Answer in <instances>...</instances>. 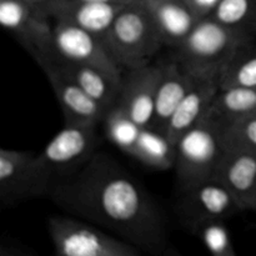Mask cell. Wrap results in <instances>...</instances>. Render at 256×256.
Here are the masks:
<instances>
[{
  "label": "cell",
  "instance_id": "obj_29",
  "mask_svg": "<svg viewBox=\"0 0 256 256\" xmlns=\"http://www.w3.org/2000/svg\"><path fill=\"white\" fill-rule=\"evenodd\" d=\"M29 2L45 10V8H46L49 4H52V2H55V0H29Z\"/></svg>",
  "mask_w": 256,
  "mask_h": 256
},
{
  "label": "cell",
  "instance_id": "obj_3",
  "mask_svg": "<svg viewBox=\"0 0 256 256\" xmlns=\"http://www.w3.org/2000/svg\"><path fill=\"white\" fill-rule=\"evenodd\" d=\"M105 46L118 66L126 70L152 62L162 42L142 4H126L105 34Z\"/></svg>",
  "mask_w": 256,
  "mask_h": 256
},
{
  "label": "cell",
  "instance_id": "obj_24",
  "mask_svg": "<svg viewBox=\"0 0 256 256\" xmlns=\"http://www.w3.org/2000/svg\"><path fill=\"white\" fill-rule=\"evenodd\" d=\"M192 234L202 240L210 256H238L232 235L224 220L202 222L192 232Z\"/></svg>",
  "mask_w": 256,
  "mask_h": 256
},
{
  "label": "cell",
  "instance_id": "obj_21",
  "mask_svg": "<svg viewBox=\"0 0 256 256\" xmlns=\"http://www.w3.org/2000/svg\"><path fill=\"white\" fill-rule=\"evenodd\" d=\"M208 18L252 36L256 32V0H222Z\"/></svg>",
  "mask_w": 256,
  "mask_h": 256
},
{
  "label": "cell",
  "instance_id": "obj_27",
  "mask_svg": "<svg viewBox=\"0 0 256 256\" xmlns=\"http://www.w3.org/2000/svg\"><path fill=\"white\" fill-rule=\"evenodd\" d=\"M0 256H29V255H25V254H22V252H16V250L8 249V248H2Z\"/></svg>",
  "mask_w": 256,
  "mask_h": 256
},
{
  "label": "cell",
  "instance_id": "obj_32",
  "mask_svg": "<svg viewBox=\"0 0 256 256\" xmlns=\"http://www.w3.org/2000/svg\"><path fill=\"white\" fill-rule=\"evenodd\" d=\"M255 114H256V112H255Z\"/></svg>",
  "mask_w": 256,
  "mask_h": 256
},
{
  "label": "cell",
  "instance_id": "obj_7",
  "mask_svg": "<svg viewBox=\"0 0 256 256\" xmlns=\"http://www.w3.org/2000/svg\"><path fill=\"white\" fill-rule=\"evenodd\" d=\"M52 174L29 150L2 149L0 198L8 205L50 194Z\"/></svg>",
  "mask_w": 256,
  "mask_h": 256
},
{
  "label": "cell",
  "instance_id": "obj_16",
  "mask_svg": "<svg viewBox=\"0 0 256 256\" xmlns=\"http://www.w3.org/2000/svg\"><path fill=\"white\" fill-rule=\"evenodd\" d=\"M142 5L152 18L162 44L175 49L200 20L182 0H145Z\"/></svg>",
  "mask_w": 256,
  "mask_h": 256
},
{
  "label": "cell",
  "instance_id": "obj_10",
  "mask_svg": "<svg viewBox=\"0 0 256 256\" xmlns=\"http://www.w3.org/2000/svg\"><path fill=\"white\" fill-rule=\"evenodd\" d=\"M52 25L55 62L90 65L122 75V69L109 54L102 39L69 22H54Z\"/></svg>",
  "mask_w": 256,
  "mask_h": 256
},
{
  "label": "cell",
  "instance_id": "obj_13",
  "mask_svg": "<svg viewBox=\"0 0 256 256\" xmlns=\"http://www.w3.org/2000/svg\"><path fill=\"white\" fill-rule=\"evenodd\" d=\"M125 5L82 0H55L45 8V12L54 22H69L104 39L115 18Z\"/></svg>",
  "mask_w": 256,
  "mask_h": 256
},
{
  "label": "cell",
  "instance_id": "obj_2",
  "mask_svg": "<svg viewBox=\"0 0 256 256\" xmlns=\"http://www.w3.org/2000/svg\"><path fill=\"white\" fill-rule=\"evenodd\" d=\"M252 35L229 29L210 18L198 22L186 39L176 48V60L196 78H218Z\"/></svg>",
  "mask_w": 256,
  "mask_h": 256
},
{
  "label": "cell",
  "instance_id": "obj_31",
  "mask_svg": "<svg viewBox=\"0 0 256 256\" xmlns=\"http://www.w3.org/2000/svg\"><path fill=\"white\" fill-rule=\"evenodd\" d=\"M145 0H130V2H134V4H142Z\"/></svg>",
  "mask_w": 256,
  "mask_h": 256
},
{
  "label": "cell",
  "instance_id": "obj_5",
  "mask_svg": "<svg viewBox=\"0 0 256 256\" xmlns=\"http://www.w3.org/2000/svg\"><path fill=\"white\" fill-rule=\"evenodd\" d=\"M55 256H142V250L86 220L52 216L48 222Z\"/></svg>",
  "mask_w": 256,
  "mask_h": 256
},
{
  "label": "cell",
  "instance_id": "obj_30",
  "mask_svg": "<svg viewBox=\"0 0 256 256\" xmlns=\"http://www.w3.org/2000/svg\"><path fill=\"white\" fill-rule=\"evenodd\" d=\"M158 256H180V255L178 254L176 252H174V250L166 249L164 252H162V254H160V255H158Z\"/></svg>",
  "mask_w": 256,
  "mask_h": 256
},
{
  "label": "cell",
  "instance_id": "obj_4",
  "mask_svg": "<svg viewBox=\"0 0 256 256\" xmlns=\"http://www.w3.org/2000/svg\"><path fill=\"white\" fill-rule=\"evenodd\" d=\"M222 128L205 115L176 142L175 170L182 190L214 179L224 156Z\"/></svg>",
  "mask_w": 256,
  "mask_h": 256
},
{
  "label": "cell",
  "instance_id": "obj_12",
  "mask_svg": "<svg viewBox=\"0 0 256 256\" xmlns=\"http://www.w3.org/2000/svg\"><path fill=\"white\" fill-rule=\"evenodd\" d=\"M44 72L64 114L65 124L94 125L104 122L109 109L88 95L79 85L62 74L54 64L45 65Z\"/></svg>",
  "mask_w": 256,
  "mask_h": 256
},
{
  "label": "cell",
  "instance_id": "obj_28",
  "mask_svg": "<svg viewBox=\"0 0 256 256\" xmlns=\"http://www.w3.org/2000/svg\"><path fill=\"white\" fill-rule=\"evenodd\" d=\"M82 2H109V4H132V2H130V0H82Z\"/></svg>",
  "mask_w": 256,
  "mask_h": 256
},
{
  "label": "cell",
  "instance_id": "obj_25",
  "mask_svg": "<svg viewBox=\"0 0 256 256\" xmlns=\"http://www.w3.org/2000/svg\"><path fill=\"white\" fill-rule=\"evenodd\" d=\"M225 150H236L256 155V114L236 120L222 128Z\"/></svg>",
  "mask_w": 256,
  "mask_h": 256
},
{
  "label": "cell",
  "instance_id": "obj_15",
  "mask_svg": "<svg viewBox=\"0 0 256 256\" xmlns=\"http://www.w3.org/2000/svg\"><path fill=\"white\" fill-rule=\"evenodd\" d=\"M219 89L218 78H202L198 80L172 112L162 132L176 144L185 132L204 119Z\"/></svg>",
  "mask_w": 256,
  "mask_h": 256
},
{
  "label": "cell",
  "instance_id": "obj_19",
  "mask_svg": "<svg viewBox=\"0 0 256 256\" xmlns=\"http://www.w3.org/2000/svg\"><path fill=\"white\" fill-rule=\"evenodd\" d=\"M256 112V88H220L206 116L222 128Z\"/></svg>",
  "mask_w": 256,
  "mask_h": 256
},
{
  "label": "cell",
  "instance_id": "obj_11",
  "mask_svg": "<svg viewBox=\"0 0 256 256\" xmlns=\"http://www.w3.org/2000/svg\"><path fill=\"white\" fill-rule=\"evenodd\" d=\"M164 64H149L128 70L122 76L116 105L142 128H152L155 100Z\"/></svg>",
  "mask_w": 256,
  "mask_h": 256
},
{
  "label": "cell",
  "instance_id": "obj_9",
  "mask_svg": "<svg viewBox=\"0 0 256 256\" xmlns=\"http://www.w3.org/2000/svg\"><path fill=\"white\" fill-rule=\"evenodd\" d=\"M96 142V126L94 125L65 124L38 156L52 175L69 172L74 168L85 165L94 156Z\"/></svg>",
  "mask_w": 256,
  "mask_h": 256
},
{
  "label": "cell",
  "instance_id": "obj_26",
  "mask_svg": "<svg viewBox=\"0 0 256 256\" xmlns=\"http://www.w3.org/2000/svg\"><path fill=\"white\" fill-rule=\"evenodd\" d=\"M182 2H185L198 18L202 19L209 16L210 12L222 0H182Z\"/></svg>",
  "mask_w": 256,
  "mask_h": 256
},
{
  "label": "cell",
  "instance_id": "obj_23",
  "mask_svg": "<svg viewBox=\"0 0 256 256\" xmlns=\"http://www.w3.org/2000/svg\"><path fill=\"white\" fill-rule=\"evenodd\" d=\"M219 86L256 88V44L249 42L236 52L220 74Z\"/></svg>",
  "mask_w": 256,
  "mask_h": 256
},
{
  "label": "cell",
  "instance_id": "obj_20",
  "mask_svg": "<svg viewBox=\"0 0 256 256\" xmlns=\"http://www.w3.org/2000/svg\"><path fill=\"white\" fill-rule=\"evenodd\" d=\"M132 156L146 166L168 170L175 166L176 144L154 128H142Z\"/></svg>",
  "mask_w": 256,
  "mask_h": 256
},
{
  "label": "cell",
  "instance_id": "obj_14",
  "mask_svg": "<svg viewBox=\"0 0 256 256\" xmlns=\"http://www.w3.org/2000/svg\"><path fill=\"white\" fill-rule=\"evenodd\" d=\"M215 178L232 192L242 210L256 212V155L225 150Z\"/></svg>",
  "mask_w": 256,
  "mask_h": 256
},
{
  "label": "cell",
  "instance_id": "obj_6",
  "mask_svg": "<svg viewBox=\"0 0 256 256\" xmlns=\"http://www.w3.org/2000/svg\"><path fill=\"white\" fill-rule=\"evenodd\" d=\"M29 0H0V22L42 68L55 62L54 25Z\"/></svg>",
  "mask_w": 256,
  "mask_h": 256
},
{
  "label": "cell",
  "instance_id": "obj_22",
  "mask_svg": "<svg viewBox=\"0 0 256 256\" xmlns=\"http://www.w3.org/2000/svg\"><path fill=\"white\" fill-rule=\"evenodd\" d=\"M102 122L108 139L122 152L132 156L142 126H140L118 105L109 109Z\"/></svg>",
  "mask_w": 256,
  "mask_h": 256
},
{
  "label": "cell",
  "instance_id": "obj_18",
  "mask_svg": "<svg viewBox=\"0 0 256 256\" xmlns=\"http://www.w3.org/2000/svg\"><path fill=\"white\" fill-rule=\"evenodd\" d=\"M50 64H54L62 74L66 75L88 95H90L106 109H112L116 105L120 88H122V75L112 74L90 65L72 64L60 60Z\"/></svg>",
  "mask_w": 256,
  "mask_h": 256
},
{
  "label": "cell",
  "instance_id": "obj_1",
  "mask_svg": "<svg viewBox=\"0 0 256 256\" xmlns=\"http://www.w3.org/2000/svg\"><path fill=\"white\" fill-rule=\"evenodd\" d=\"M50 196L74 216L114 232L139 250L158 256L168 249L166 222L146 190L104 155L52 188Z\"/></svg>",
  "mask_w": 256,
  "mask_h": 256
},
{
  "label": "cell",
  "instance_id": "obj_8",
  "mask_svg": "<svg viewBox=\"0 0 256 256\" xmlns=\"http://www.w3.org/2000/svg\"><path fill=\"white\" fill-rule=\"evenodd\" d=\"M179 216L192 234L200 224L212 220H226L242 212L229 189L216 178L182 190Z\"/></svg>",
  "mask_w": 256,
  "mask_h": 256
},
{
  "label": "cell",
  "instance_id": "obj_17",
  "mask_svg": "<svg viewBox=\"0 0 256 256\" xmlns=\"http://www.w3.org/2000/svg\"><path fill=\"white\" fill-rule=\"evenodd\" d=\"M199 79L200 78H196L185 70L176 60L164 64L162 79L158 86L152 128L160 132L164 130L178 105Z\"/></svg>",
  "mask_w": 256,
  "mask_h": 256
}]
</instances>
